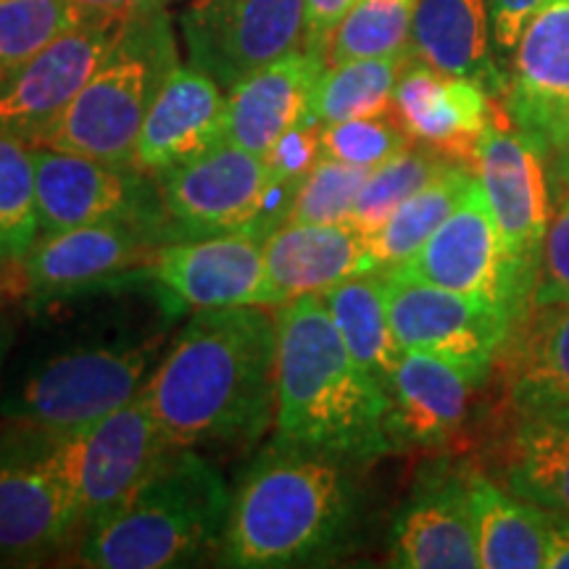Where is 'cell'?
Instances as JSON below:
<instances>
[{
  "instance_id": "1",
  "label": "cell",
  "mask_w": 569,
  "mask_h": 569,
  "mask_svg": "<svg viewBox=\"0 0 569 569\" xmlns=\"http://www.w3.org/2000/svg\"><path fill=\"white\" fill-rule=\"evenodd\" d=\"M142 393L174 448L253 446L277 411V322L259 306L198 311Z\"/></svg>"
},
{
  "instance_id": "2",
  "label": "cell",
  "mask_w": 569,
  "mask_h": 569,
  "mask_svg": "<svg viewBox=\"0 0 569 569\" xmlns=\"http://www.w3.org/2000/svg\"><path fill=\"white\" fill-rule=\"evenodd\" d=\"M351 467L330 453L272 440L230 498L222 565L282 569L343 557L359 525Z\"/></svg>"
},
{
  "instance_id": "3",
  "label": "cell",
  "mask_w": 569,
  "mask_h": 569,
  "mask_svg": "<svg viewBox=\"0 0 569 569\" xmlns=\"http://www.w3.org/2000/svg\"><path fill=\"white\" fill-rule=\"evenodd\" d=\"M274 322V440L353 467L393 453L390 393L348 353L322 293L280 303Z\"/></svg>"
},
{
  "instance_id": "4",
  "label": "cell",
  "mask_w": 569,
  "mask_h": 569,
  "mask_svg": "<svg viewBox=\"0 0 569 569\" xmlns=\"http://www.w3.org/2000/svg\"><path fill=\"white\" fill-rule=\"evenodd\" d=\"M230 490L193 448H174L122 509L84 530L80 561L96 569L198 565L222 546Z\"/></svg>"
},
{
  "instance_id": "5",
  "label": "cell",
  "mask_w": 569,
  "mask_h": 569,
  "mask_svg": "<svg viewBox=\"0 0 569 569\" xmlns=\"http://www.w3.org/2000/svg\"><path fill=\"white\" fill-rule=\"evenodd\" d=\"M177 63L167 11L130 13L96 74L32 146L134 169L140 127Z\"/></svg>"
},
{
  "instance_id": "6",
  "label": "cell",
  "mask_w": 569,
  "mask_h": 569,
  "mask_svg": "<svg viewBox=\"0 0 569 569\" xmlns=\"http://www.w3.org/2000/svg\"><path fill=\"white\" fill-rule=\"evenodd\" d=\"M156 188L169 243L240 230L267 240L290 219L301 182L280 180L264 156L222 140L156 174Z\"/></svg>"
},
{
  "instance_id": "7",
  "label": "cell",
  "mask_w": 569,
  "mask_h": 569,
  "mask_svg": "<svg viewBox=\"0 0 569 569\" xmlns=\"http://www.w3.org/2000/svg\"><path fill=\"white\" fill-rule=\"evenodd\" d=\"M161 340L90 346L42 361L19 393L3 407L11 425L30 427L48 438H69L146 388Z\"/></svg>"
},
{
  "instance_id": "8",
  "label": "cell",
  "mask_w": 569,
  "mask_h": 569,
  "mask_svg": "<svg viewBox=\"0 0 569 569\" xmlns=\"http://www.w3.org/2000/svg\"><path fill=\"white\" fill-rule=\"evenodd\" d=\"M174 451L156 422L146 393L69 438H56V457L74 493L80 528L122 509Z\"/></svg>"
},
{
  "instance_id": "9",
  "label": "cell",
  "mask_w": 569,
  "mask_h": 569,
  "mask_svg": "<svg viewBox=\"0 0 569 569\" xmlns=\"http://www.w3.org/2000/svg\"><path fill=\"white\" fill-rule=\"evenodd\" d=\"M398 272L493 303L517 327L530 315L536 293L503 243L478 174L457 209Z\"/></svg>"
},
{
  "instance_id": "10",
  "label": "cell",
  "mask_w": 569,
  "mask_h": 569,
  "mask_svg": "<svg viewBox=\"0 0 569 569\" xmlns=\"http://www.w3.org/2000/svg\"><path fill=\"white\" fill-rule=\"evenodd\" d=\"M80 528L56 438L13 425L0 438V565H34Z\"/></svg>"
},
{
  "instance_id": "11",
  "label": "cell",
  "mask_w": 569,
  "mask_h": 569,
  "mask_svg": "<svg viewBox=\"0 0 569 569\" xmlns=\"http://www.w3.org/2000/svg\"><path fill=\"white\" fill-rule=\"evenodd\" d=\"M163 234L142 222H98L42 232L21 261L32 309L132 280H151Z\"/></svg>"
},
{
  "instance_id": "12",
  "label": "cell",
  "mask_w": 569,
  "mask_h": 569,
  "mask_svg": "<svg viewBox=\"0 0 569 569\" xmlns=\"http://www.w3.org/2000/svg\"><path fill=\"white\" fill-rule=\"evenodd\" d=\"M190 67L230 92L253 71L301 51L303 0H188L180 17Z\"/></svg>"
},
{
  "instance_id": "13",
  "label": "cell",
  "mask_w": 569,
  "mask_h": 569,
  "mask_svg": "<svg viewBox=\"0 0 569 569\" xmlns=\"http://www.w3.org/2000/svg\"><path fill=\"white\" fill-rule=\"evenodd\" d=\"M382 277L390 330L401 351L436 353L472 372L490 375L517 330L507 311L398 269L382 272Z\"/></svg>"
},
{
  "instance_id": "14",
  "label": "cell",
  "mask_w": 569,
  "mask_h": 569,
  "mask_svg": "<svg viewBox=\"0 0 569 569\" xmlns=\"http://www.w3.org/2000/svg\"><path fill=\"white\" fill-rule=\"evenodd\" d=\"M40 234L98 222L151 224L169 243L159 188L140 169L32 146Z\"/></svg>"
},
{
  "instance_id": "15",
  "label": "cell",
  "mask_w": 569,
  "mask_h": 569,
  "mask_svg": "<svg viewBox=\"0 0 569 569\" xmlns=\"http://www.w3.org/2000/svg\"><path fill=\"white\" fill-rule=\"evenodd\" d=\"M130 13L92 11L0 82V134L32 146L74 101L124 30Z\"/></svg>"
},
{
  "instance_id": "16",
  "label": "cell",
  "mask_w": 569,
  "mask_h": 569,
  "mask_svg": "<svg viewBox=\"0 0 569 569\" xmlns=\"http://www.w3.org/2000/svg\"><path fill=\"white\" fill-rule=\"evenodd\" d=\"M472 167L511 259L536 288L553 213L546 148L522 130H511L509 119H498L480 138Z\"/></svg>"
},
{
  "instance_id": "17",
  "label": "cell",
  "mask_w": 569,
  "mask_h": 569,
  "mask_svg": "<svg viewBox=\"0 0 569 569\" xmlns=\"http://www.w3.org/2000/svg\"><path fill=\"white\" fill-rule=\"evenodd\" d=\"M151 280L177 309L274 306L267 282L264 238L248 230L159 246Z\"/></svg>"
},
{
  "instance_id": "18",
  "label": "cell",
  "mask_w": 569,
  "mask_h": 569,
  "mask_svg": "<svg viewBox=\"0 0 569 569\" xmlns=\"http://www.w3.org/2000/svg\"><path fill=\"white\" fill-rule=\"evenodd\" d=\"M509 122L549 148L569 119V0H543L515 51L503 92Z\"/></svg>"
},
{
  "instance_id": "19",
  "label": "cell",
  "mask_w": 569,
  "mask_h": 569,
  "mask_svg": "<svg viewBox=\"0 0 569 569\" xmlns=\"http://www.w3.org/2000/svg\"><path fill=\"white\" fill-rule=\"evenodd\" d=\"M393 111L411 140L448 161L475 163L480 138L501 113L482 84L465 77L440 74L427 63H407L393 92Z\"/></svg>"
},
{
  "instance_id": "20",
  "label": "cell",
  "mask_w": 569,
  "mask_h": 569,
  "mask_svg": "<svg viewBox=\"0 0 569 569\" xmlns=\"http://www.w3.org/2000/svg\"><path fill=\"white\" fill-rule=\"evenodd\" d=\"M467 478L448 467L422 475L393 522L390 565L401 569L480 567Z\"/></svg>"
},
{
  "instance_id": "21",
  "label": "cell",
  "mask_w": 569,
  "mask_h": 569,
  "mask_svg": "<svg viewBox=\"0 0 569 569\" xmlns=\"http://www.w3.org/2000/svg\"><path fill=\"white\" fill-rule=\"evenodd\" d=\"M486 380L488 375L453 365L443 356L403 351L390 382L388 432L396 448L451 443Z\"/></svg>"
},
{
  "instance_id": "22",
  "label": "cell",
  "mask_w": 569,
  "mask_h": 569,
  "mask_svg": "<svg viewBox=\"0 0 569 569\" xmlns=\"http://www.w3.org/2000/svg\"><path fill=\"white\" fill-rule=\"evenodd\" d=\"M227 96L217 80L177 63L153 98L134 148V169L156 177L224 140Z\"/></svg>"
},
{
  "instance_id": "23",
  "label": "cell",
  "mask_w": 569,
  "mask_h": 569,
  "mask_svg": "<svg viewBox=\"0 0 569 569\" xmlns=\"http://www.w3.org/2000/svg\"><path fill=\"white\" fill-rule=\"evenodd\" d=\"M325 67V56L301 48L234 84L227 92L224 140L267 156L284 132L311 117V92Z\"/></svg>"
},
{
  "instance_id": "24",
  "label": "cell",
  "mask_w": 569,
  "mask_h": 569,
  "mask_svg": "<svg viewBox=\"0 0 569 569\" xmlns=\"http://www.w3.org/2000/svg\"><path fill=\"white\" fill-rule=\"evenodd\" d=\"M264 264L274 306L372 272L367 238L351 222H284L264 240Z\"/></svg>"
},
{
  "instance_id": "25",
  "label": "cell",
  "mask_w": 569,
  "mask_h": 569,
  "mask_svg": "<svg viewBox=\"0 0 569 569\" xmlns=\"http://www.w3.org/2000/svg\"><path fill=\"white\" fill-rule=\"evenodd\" d=\"M488 0H419L411 21V48L440 74L465 77L503 101L507 74L490 51Z\"/></svg>"
},
{
  "instance_id": "26",
  "label": "cell",
  "mask_w": 569,
  "mask_h": 569,
  "mask_svg": "<svg viewBox=\"0 0 569 569\" xmlns=\"http://www.w3.org/2000/svg\"><path fill=\"white\" fill-rule=\"evenodd\" d=\"M498 359L517 415L569 403V303L532 306Z\"/></svg>"
},
{
  "instance_id": "27",
  "label": "cell",
  "mask_w": 569,
  "mask_h": 569,
  "mask_svg": "<svg viewBox=\"0 0 569 569\" xmlns=\"http://www.w3.org/2000/svg\"><path fill=\"white\" fill-rule=\"evenodd\" d=\"M469 509L482 569H543V509L498 488L480 472H469Z\"/></svg>"
},
{
  "instance_id": "28",
  "label": "cell",
  "mask_w": 569,
  "mask_h": 569,
  "mask_svg": "<svg viewBox=\"0 0 569 569\" xmlns=\"http://www.w3.org/2000/svg\"><path fill=\"white\" fill-rule=\"evenodd\" d=\"M507 486L540 509L569 515V403L519 415L509 438Z\"/></svg>"
},
{
  "instance_id": "29",
  "label": "cell",
  "mask_w": 569,
  "mask_h": 569,
  "mask_svg": "<svg viewBox=\"0 0 569 569\" xmlns=\"http://www.w3.org/2000/svg\"><path fill=\"white\" fill-rule=\"evenodd\" d=\"M327 311L356 365L369 372L390 393L396 367L401 361L386 306V277L382 272L356 274L322 293Z\"/></svg>"
},
{
  "instance_id": "30",
  "label": "cell",
  "mask_w": 569,
  "mask_h": 569,
  "mask_svg": "<svg viewBox=\"0 0 569 569\" xmlns=\"http://www.w3.org/2000/svg\"><path fill=\"white\" fill-rule=\"evenodd\" d=\"M472 182V167L451 161L436 180L427 182L409 201L398 206L388 222L367 238L372 272H390V269L407 264L411 256L430 240V234L446 222L448 213L461 203Z\"/></svg>"
},
{
  "instance_id": "31",
  "label": "cell",
  "mask_w": 569,
  "mask_h": 569,
  "mask_svg": "<svg viewBox=\"0 0 569 569\" xmlns=\"http://www.w3.org/2000/svg\"><path fill=\"white\" fill-rule=\"evenodd\" d=\"M407 63L409 51L325 67L311 92V119H317L319 124H332L396 113L393 92Z\"/></svg>"
},
{
  "instance_id": "32",
  "label": "cell",
  "mask_w": 569,
  "mask_h": 569,
  "mask_svg": "<svg viewBox=\"0 0 569 569\" xmlns=\"http://www.w3.org/2000/svg\"><path fill=\"white\" fill-rule=\"evenodd\" d=\"M40 238L32 146L0 134V267L21 264Z\"/></svg>"
},
{
  "instance_id": "33",
  "label": "cell",
  "mask_w": 569,
  "mask_h": 569,
  "mask_svg": "<svg viewBox=\"0 0 569 569\" xmlns=\"http://www.w3.org/2000/svg\"><path fill=\"white\" fill-rule=\"evenodd\" d=\"M417 3L419 0H356L332 34L327 67L409 51Z\"/></svg>"
},
{
  "instance_id": "34",
  "label": "cell",
  "mask_w": 569,
  "mask_h": 569,
  "mask_svg": "<svg viewBox=\"0 0 569 569\" xmlns=\"http://www.w3.org/2000/svg\"><path fill=\"white\" fill-rule=\"evenodd\" d=\"M446 163H451L443 156L432 151V148H422V151H401L393 159L372 169L367 177L365 188H361L359 198H356L351 224L365 238L380 230L388 222L403 201H409L417 190H422L427 182L436 180L443 172Z\"/></svg>"
},
{
  "instance_id": "35",
  "label": "cell",
  "mask_w": 569,
  "mask_h": 569,
  "mask_svg": "<svg viewBox=\"0 0 569 569\" xmlns=\"http://www.w3.org/2000/svg\"><path fill=\"white\" fill-rule=\"evenodd\" d=\"M88 13L77 0H0V82Z\"/></svg>"
},
{
  "instance_id": "36",
  "label": "cell",
  "mask_w": 569,
  "mask_h": 569,
  "mask_svg": "<svg viewBox=\"0 0 569 569\" xmlns=\"http://www.w3.org/2000/svg\"><path fill=\"white\" fill-rule=\"evenodd\" d=\"M369 169L351 163L322 159L315 163L306 180L298 188L293 211L288 222L301 224H343L351 222V213L365 188Z\"/></svg>"
},
{
  "instance_id": "37",
  "label": "cell",
  "mask_w": 569,
  "mask_h": 569,
  "mask_svg": "<svg viewBox=\"0 0 569 569\" xmlns=\"http://www.w3.org/2000/svg\"><path fill=\"white\" fill-rule=\"evenodd\" d=\"M409 142V132L390 113L388 117L346 119V122L322 124L319 156L372 172L380 163L393 159L396 153L407 151Z\"/></svg>"
},
{
  "instance_id": "38",
  "label": "cell",
  "mask_w": 569,
  "mask_h": 569,
  "mask_svg": "<svg viewBox=\"0 0 569 569\" xmlns=\"http://www.w3.org/2000/svg\"><path fill=\"white\" fill-rule=\"evenodd\" d=\"M543 303H569V198L553 206L546 230L536 293H532V306Z\"/></svg>"
},
{
  "instance_id": "39",
  "label": "cell",
  "mask_w": 569,
  "mask_h": 569,
  "mask_svg": "<svg viewBox=\"0 0 569 569\" xmlns=\"http://www.w3.org/2000/svg\"><path fill=\"white\" fill-rule=\"evenodd\" d=\"M319 130H322V124L309 117L274 142L264 159L280 180L303 182L306 174L315 169L319 161Z\"/></svg>"
},
{
  "instance_id": "40",
  "label": "cell",
  "mask_w": 569,
  "mask_h": 569,
  "mask_svg": "<svg viewBox=\"0 0 569 569\" xmlns=\"http://www.w3.org/2000/svg\"><path fill=\"white\" fill-rule=\"evenodd\" d=\"M356 0H303L306 6V38L303 48L327 59L330 40Z\"/></svg>"
},
{
  "instance_id": "41",
  "label": "cell",
  "mask_w": 569,
  "mask_h": 569,
  "mask_svg": "<svg viewBox=\"0 0 569 569\" xmlns=\"http://www.w3.org/2000/svg\"><path fill=\"white\" fill-rule=\"evenodd\" d=\"M543 0H488L490 32H493L496 51L509 56L515 51L519 34Z\"/></svg>"
},
{
  "instance_id": "42",
  "label": "cell",
  "mask_w": 569,
  "mask_h": 569,
  "mask_svg": "<svg viewBox=\"0 0 569 569\" xmlns=\"http://www.w3.org/2000/svg\"><path fill=\"white\" fill-rule=\"evenodd\" d=\"M546 174H549L551 203L559 206L569 198V119L557 140L546 148Z\"/></svg>"
},
{
  "instance_id": "43",
  "label": "cell",
  "mask_w": 569,
  "mask_h": 569,
  "mask_svg": "<svg viewBox=\"0 0 569 569\" xmlns=\"http://www.w3.org/2000/svg\"><path fill=\"white\" fill-rule=\"evenodd\" d=\"M546 519V569H569V515L543 509Z\"/></svg>"
},
{
  "instance_id": "44",
  "label": "cell",
  "mask_w": 569,
  "mask_h": 569,
  "mask_svg": "<svg viewBox=\"0 0 569 569\" xmlns=\"http://www.w3.org/2000/svg\"><path fill=\"white\" fill-rule=\"evenodd\" d=\"M6 346H9V332H6L3 322H0V365H3V353H6Z\"/></svg>"
}]
</instances>
